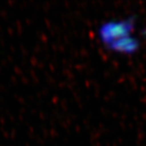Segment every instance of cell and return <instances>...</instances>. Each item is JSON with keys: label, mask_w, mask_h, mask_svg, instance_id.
<instances>
[{"label": "cell", "mask_w": 146, "mask_h": 146, "mask_svg": "<svg viewBox=\"0 0 146 146\" xmlns=\"http://www.w3.org/2000/svg\"><path fill=\"white\" fill-rule=\"evenodd\" d=\"M140 48L138 39L130 35L122 38L107 47V48L114 53L121 55H133Z\"/></svg>", "instance_id": "obj_2"}, {"label": "cell", "mask_w": 146, "mask_h": 146, "mask_svg": "<svg viewBox=\"0 0 146 146\" xmlns=\"http://www.w3.org/2000/svg\"><path fill=\"white\" fill-rule=\"evenodd\" d=\"M133 17L121 20H108L100 25L98 29V37L106 48L122 38L132 35L135 28Z\"/></svg>", "instance_id": "obj_1"}]
</instances>
